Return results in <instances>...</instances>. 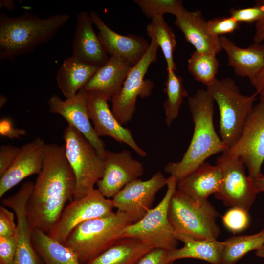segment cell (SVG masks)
Instances as JSON below:
<instances>
[{"mask_svg":"<svg viewBox=\"0 0 264 264\" xmlns=\"http://www.w3.org/2000/svg\"><path fill=\"white\" fill-rule=\"evenodd\" d=\"M222 181L220 167L205 162L191 173L177 181L176 189L193 200L202 203L211 194L217 193Z\"/></svg>","mask_w":264,"mask_h":264,"instance_id":"cell-21","label":"cell"},{"mask_svg":"<svg viewBox=\"0 0 264 264\" xmlns=\"http://www.w3.org/2000/svg\"><path fill=\"white\" fill-rule=\"evenodd\" d=\"M255 255L258 257L264 258V244L256 251Z\"/></svg>","mask_w":264,"mask_h":264,"instance_id":"cell-45","label":"cell"},{"mask_svg":"<svg viewBox=\"0 0 264 264\" xmlns=\"http://www.w3.org/2000/svg\"><path fill=\"white\" fill-rule=\"evenodd\" d=\"M176 236L178 241L183 243V246L168 251V261L193 258L211 264H221L223 242L218 241L217 239H196L180 233H176Z\"/></svg>","mask_w":264,"mask_h":264,"instance_id":"cell-24","label":"cell"},{"mask_svg":"<svg viewBox=\"0 0 264 264\" xmlns=\"http://www.w3.org/2000/svg\"><path fill=\"white\" fill-rule=\"evenodd\" d=\"M76 180L64 145L46 144L42 169L27 204L31 229L48 234L59 220L66 203L73 199Z\"/></svg>","mask_w":264,"mask_h":264,"instance_id":"cell-1","label":"cell"},{"mask_svg":"<svg viewBox=\"0 0 264 264\" xmlns=\"http://www.w3.org/2000/svg\"><path fill=\"white\" fill-rule=\"evenodd\" d=\"M109 100L101 92L87 91L88 112L97 136L110 137L120 143L126 144L140 156H146V152L138 145L131 131L120 123L110 110Z\"/></svg>","mask_w":264,"mask_h":264,"instance_id":"cell-16","label":"cell"},{"mask_svg":"<svg viewBox=\"0 0 264 264\" xmlns=\"http://www.w3.org/2000/svg\"><path fill=\"white\" fill-rule=\"evenodd\" d=\"M147 35L154 39L161 49L167 64V70H176L174 52L176 45V36L172 28L163 16H156L151 19L146 26Z\"/></svg>","mask_w":264,"mask_h":264,"instance_id":"cell-29","label":"cell"},{"mask_svg":"<svg viewBox=\"0 0 264 264\" xmlns=\"http://www.w3.org/2000/svg\"><path fill=\"white\" fill-rule=\"evenodd\" d=\"M250 81L256 89L260 101L264 102V66Z\"/></svg>","mask_w":264,"mask_h":264,"instance_id":"cell-41","label":"cell"},{"mask_svg":"<svg viewBox=\"0 0 264 264\" xmlns=\"http://www.w3.org/2000/svg\"><path fill=\"white\" fill-rule=\"evenodd\" d=\"M168 250L154 248L147 253L136 264H175L167 260Z\"/></svg>","mask_w":264,"mask_h":264,"instance_id":"cell-39","label":"cell"},{"mask_svg":"<svg viewBox=\"0 0 264 264\" xmlns=\"http://www.w3.org/2000/svg\"><path fill=\"white\" fill-rule=\"evenodd\" d=\"M26 131L23 129L17 128L13 126L11 120L7 118L0 120V135L9 139L19 138L26 134Z\"/></svg>","mask_w":264,"mask_h":264,"instance_id":"cell-40","label":"cell"},{"mask_svg":"<svg viewBox=\"0 0 264 264\" xmlns=\"http://www.w3.org/2000/svg\"><path fill=\"white\" fill-rule=\"evenodd\" d=\"M49 111L63 117L89 142L99 156L104 160L107 150L104 142L97 136L92 126L87 109V91L80 89L72 98L62 100L57 95L48 101Z\"/></svg>","mask_w":264,"mask_h":264,"instance_id":"cell-15","label":"cell"},{"mask_svg":"<svg viewBox=\"0 0 264 264\" xmlns=\"http://www.w3.org/2000/svg\"><path fill=\"white\" fill-rule=\"evenodd\" d=\"M7 98L6 96L2 95L0 97V108L1 109L4 105L6 103Z\"/></svg>","mask_w":264,"mask_h":264,"instance_id":"cell-46","label":"cell"},{"mask_svg":"<svg viewBox=\"0 0 264 264\" xmlns=\"http://www.w3.org/2000/svg\"><path fill=\"white\" fill-rule=\"evenodd\" d=\"M264 5V0H260ZM254 44H261L264 41V15L255 22V32L253 38Z\"/></svg>","mask_w":264,"mask_h":264,"instance_id":"cell-42","label":"cell"},{"mask_svg":"<svg viewBox=\"0 0 264 264\" xmlns=\"http://www.w3.org/2000/svg\"><path fill=\"white\" fill-rule=\"evenodd\" d=\"M248 212L240 207H231L222 216L223 225L230 231L239 233L244 230L249 224Z\"/></svg>","mask_w":264,"mask_h":264,"instance_id":"cell-33","label":"cell"},{"mask_svg":"<svg viewBox=\"0 0 264 264\" xmlns=\"http://www.w3.org/2000/svg\"><path fill=\"white\" fill-rule=\"evenodd\" d=\"M206 87L218 106L220 138L228 149L239 139L258 94L256 92L251 95L242 94L235 82L230 78H216Z\"/></svg>","mask_w":264,"mask_h":264,"instance_id":"cell-5","label":"cell"},{"mask_svg":"<svg viewBox=\"0 0 264 264\" xmlns=\"http://www.w3.org/2000/svg\"><path fill=\"white\" fill-rule=\"evenodd\" d=\"M264 244V228L259 232L233 236L223 241L220 264H235L250 251L257 250Z\"/></svg>","mask_w":264,"mask_h":264,"instance_id":"cell-28","label":"cell"},{"mask_svg":"<svg viewBox=\"0 0 264 264\" xmlns=\"http://www.w3.org/2000/svg\"><path fill=\"white\" fill-rule=\"evenodd\" d=\"M206 24L208 32L218 37L231 34L240 28V23L230 16L214 18L207 21Z\"/></svg>","mask_w":264,"mask_h":264,"instance_id":"cell-34","label":"cell"},{"mask_svg":"<svg viewBox=\"0 0 264 264\" xmlns=\"http://www.w3.org/2000/svg\"><path fill=\"white\" fill-rule=\"evenodd\" d=\"M166 183L167 178L160 171L147 180L135 179L112 198L114 208L127 213L133 223L136 222L152 208L156 194Z\"/></svg>","mask_w":264,"mask_h":264,"instance_id":"cell-13","label":"cell"},{"mask_svg":"<svg viewBox=\"0 0 264 264\" xmlns=\"http://www.w3.org/2000/svg\"><path fill=\"white\" fill-rule=\"evenodd\" d=\"M165 85L166 99L163 104L165 110V122L170 126L179 116L181 105L188 93L184 87L183 79L175 71L168 70Z\"/></svg>","mask_w":264,"mask_h":264,"instance_id":"cell-30","label":"cell"},{"mask_svg":"<svg viewBox=\"0 0 264 264\" xmlns=\"http://www.w3.org/2000/svg\"><path fill=\"white\" fill-rule=\"evenodd\" d=\"M114 208L112 199L105 197L97 189H94L79 199H72L48 235L64 244L70 233L79 225L110 215L114 212Z\"/></svg>","mask_w":264,"mask_h":264,"instance_id":"cell-12","label":"cell"},{"mask_svg":"<svg viewBox=\"0 0 264 264\" xmlns=\"http://www.w3.org/2000/svg\"><path fill=\"white\" fill-rule=\"evenodd\" d=\"M222 171V181L214 195L226 206L240 207L249 211L257 195L253 180L245 172V166L238 157L225 153L216 160Z\"/></svg>","mask_w":264,"mask_h":264,"instance_id":"cell-10","label":"cell"},{"mask_svg":"<svg viewBox=\"0 0 264 264\" xmlns=\"http://www.w3.org/2000/svg\"><path fill=\"white\" fill-rule=\"evenodd\" d=\"M16 252L15 236H0V264H14Z\"/></svg>","mask_w":264,"mask_h":264,"instance_id":"cell-36","label":"cell"},{"mask_svg":"<svg viewBox=\"0 0 264 264\" xmlns=\"http://www.w3.org/2000/svg\"><path fill=\"white\" fill-rule=\"evenodd\" d=\"M206 22L200 10L190 11L184 8L176 16L174 24L196 51L217 55L222 50L220 38L208 32Z\"/></svg>","mask_w":264,"mask_h":264,"instance_id":"cell-20","label":"cell"},{"mask_svg":"<svg viewBox=\"0 0 264 264\" xmlns=\"http://www.w3.org/2000/svg\"><path fill=\"white\" fill-rule=\"evenodd\" d=\"M20 147L10 144L0 147V176L12 164L17 156Z\"/></svg>","mask_w":264,"mask_h":264,"instance_id":"cell-38","label":"cell"},{"mask_svg":"<svg viewBox=\"0 0 264 264\" xmlns=\"http://www.w3.org/2000/svg\"><path fill=\"white\" fill-rule=\"evenodd\" d=\"M253 181L257 194L264 192V175L262 174L258 177L253 179Z\"/></svg>","mask_w":264,"mask_h":264,"instance_id":"cell-43","label":"cell"},{"mask_svg":"<svg viewBox=\"0 0 264 264\" xmlns=\"http://www.w3.org/2000/svg\"><path fill=\"white\" fill-rule=\"evenodd\" d=\"M153 249L150 245L139 239L122 238L87 264H136Z\"/></svg>","mask_w":264,"mask_h":264,"instance_id":"cell-26","label":"cell"},{"mask_svg":"<svg viewBox=\"0 0 264 264\" xmlns=\"http://www.w3.org/2000/svg\"><path fill=\"white\" fill-rule=\"evenodd\" d=\"M66 13L42 18L25 12L17 17L0 16V58L13 59L47 42L69 20Z\"/></svg>","mask_w":264,"mask_h":264,"instance_id":"cell-3","label":"cell"},{"mask_svg":"<svg viewBox=\"0 0 264 264\" xmlns=\"http://www.w3.org/2000/svg\"><path fill=\"white\" fill-rule=\"evenodd\" d=\"M63 137L66 156L76 180L73 199H79L94 189L102 178L104 160L87 139L72 126L65 128Z\"/></svg>","mask_w":264,"mask_h":264,"instance_id":"cell-7","label":"cell"},{"mask_svg":"<svg viewBox=\"0 0 264 264\" xmlns=\"http://www.w3.org/2000/svg\"><path fill=\"white\" fill-rule=\"evenodd\" d=\"M262 46L264 50V44H262Z\"/></svg>","mask_w":264,"mask_h":264,"instance_id":"cell-47","label":"cell"},{"mask_svg":"<svg viewBox=\"0 0 264 264\" xmlns=\"http://www.w3.org/2000/svg\"><path fill=\"white\" fill-rule=\"evenodd\" d=\"M219 66L216 54L196 50L191 54L187 65L188 71L195 79L206 86L216 78Z\"/></svg>","mask_w":264,"mask_h":264,"instance_id":"cell-31","label":"cell"},{"mask_svg":"<svg viewBox=\"0 0 264 264\" xmlns=\"http://www.w3.org/2000/svg\"><path fill=\"white\" fill-rule=\"evenodd\" d=\"M104 170L97 183V189L106 198H113L131 182L143 174V163L134 158L128 150L119 152L107 150Z\"/></svg>","mask_w":264,"mask_h":264,"instance_id":"cell-14","label":"cell"},{"mask_svg":"<svg viewBox=\"0 0 264 264\" xmlns=\"http://www.w3.org/2000/svg\"><path fill=\"white\" fill-rule=\"evenodd\" d=\"M34 247L44 264H81L75 253L38 229L32 231Z\"/></svg>","mask_w":264,"mask_h":264,"instance_id":"cell-27","label":"cell"},{"mask_svg":"<svg viewBox=\"0 0 264 264\" xmlns=\"http://www.w3.org/2000/svg\"><path fill=\"white\" fill-rule=\"evenodd\" d=\"M239 158L254 179L263 174L264 163V102L255 105L236 142L224 152Z\"/></svg>","mask_w":264,"mask_h":264,"instance_id":"cell-11","label":"cell"},{"mask_svg":"<svg viewBox=\"0 0 264 264\" xmlns=\"http://www.w3.org/2000/svg\"><path fill=\"white\" fill-rule=\"evenodd\" d=\"M230 16L239 23H252L259 21L264 15V5L260 0L256 2V5L244 8H231L229 9Z\"/></svg>","mask_w":264,"mask_h":264,"instance_id":"cell-35","label":"cell"},{"mask_svg":"<svg viewBox=\"0 0 264 264\" xmlns=\"http://www.w3.org/2000/svg\"><path fill=\"white\" fill-rule=\"evenodd\" d=\"M14 3L11 0H2L0 1V7H5L8 8H13L14 7Z\"/></svg>","mask_w":264,"mask_h":264,"instance_id":"cell-44","label":"cell"},{"mask_svg":"<svg viewBox=\"0 0 264 264\" xmlns=\"http://www.w3.org/2000/svg\"><path fill=\"white\" fill-rule=\"evenodd\" d=\"M15 214L4 207L0 206V236H15L17 223L15 222Z\"/></svg>","mask_w":264,"mask_h":264,"instance_id":"cell-37","label":"cell"},{"mask_svg":"<svg viewBox=\"0 0 264 264\" xmlns=\"http://www.w3.org/2000/svg\"><path fill=\"white\" fill-rule=\"evenodd\" d=\"M168 214L176 233L196 239H217L220 234L216 221L219 213L208 200L197 203L176 189L170 199Z\"/></svg>","mask_w":264,"mask_h":264,"instance_id":"cell-6","label":"cell"},{"mask_svg":"<svg viewBox=\"0 0 264 264\" xmlns=\"http://www.w3.org/2000/svg\"><path fill=\"white\" fill-rule=\"evenodd\" d=\"M89 15L92 23L98 29V37L107 54L118 56L136 64L148 50L150 44L142 36L123 35L110 29L94 11Z\"/></svg>","mask_w":264,"mask_h":264,"instance_id":"cell-17","label":"cell"},{"mask_svg":"<svg viewBox=\"0 0 264 264\" xmlns=\"http://www.w3.org/2000/svg\"><path fill=\"white\" fill-rule=\"evenodd\" d=\"M132 223L128 214L116 211L80 224L64 244L75 253L81 264H87L115 244L122 231Z\"/></svg>","mask_w":264,"mask_h":264,"instance_id":"cell-4","label":"cell"},{"mask_svg":"<svg viewBox=\"0 0 264 264\" xmlns=\"http://www.w3.org/2000/svg\"><path fill=\"white\" fill-rule=\"evenodd\" d=\"M214 100L206 89H199L188 97V103L194 123L190 144L182 158L170 162L165 172L178 181L197 169L211 156L227 150L217 133L213 123Z\"/></svg>","mask_w":264,"mask_h":264,"instance_id":"cell-2","label":"cell"},{"mask_svg":"<svg viewBox=\"0 0 264 264\" xmlns=\"http://www.w3.org/2000/svg\"><path fill=\"white\" fill-rule=\"evenodd\" d=\"M177 181L172 176L167 178V190L160 202L142 219L125 228L120 238L139 239L153 248L168 251L176 248L178 241L168 218V207L171 197L176 189Z\"/></svg>","mask_w":264,"mask_h":264,"instance_id":"cell-8","label":"cell"},{"mask_svg":"<svg viewBox=\"0 0 264 264\" xmlns=\"http://www.w3.org/2000/svg\"><path fill=\"white\" fill-rule=\"evenodd\" d=\"M132 66L125 59L110 56L104 65L98 68L83 89L101 92L111 100L119 94Z\"/></svg>","mask_w":264,"mask_h":264,"instance_id":"cell-22","label":"cell"},{"mask_svg":"<svg viewBox=\"0 0 264 264\" xmlns=\"http://www.w3.org/2000/svg\"><path fill=\"white\" fill-rule=\"evenodd\" d=\"M46 144L40 137L20 147L10 166L0 176V198L27 177L38 175L44 161Z\"/></svg>","mask_w":264,"mask_h":264,"instance_id":"cell-18","label":"cell"},{"mask_svg":"<svg viewBox=\"0 0 264 264\" xmlns=\"http://www.w3.org/2000/svg\"><path fill=\"white\" fill-rule=\"evenodd\" d=\"M89 14L82 11L77 16L75 31L72 42V55L81 61L99 67L109 57L95 33Z\"/></svg>","mask_w":264,"mask_h":264,"instance_id":"cell-19","label":"cell"},{"mask_svg":"<svg viewBox=\"0 0 264 264\" xmlns=\"http://www.w3.org/2000/svg\"><path fill=\"white\" fill-rule=\"evenodd\" d=\"M222 49L228 57V65L235 74L251 81L264 66V50L261 44H254L247 48L237 46L225 36L220 37Z\"/></svg>","mask_w":264,"mask_h":264,"instance_id":"cell-23","label":"cell"},{"mask_svg":"<svg viewBox=\"0 0 264 264\" xmlns=\"http://www.w3.org/2000/svg\"><path fill=\"white\" fill-rule=\"evenodd\" d=\"M143 13L151 19L156 16L171 14L175 16L185 8L183 2L178 0H133Z\"/></svg>","mask_w":264,"mask_h":264,"instance_id":"cell-32","label":"cell"},{"mask_svg":"<svg viewBox=\"0 0 264 264\" xmlns=\"http://www.w3.org/2000/svg\"><path fill=\"white\" fill-rule=\"evenodd\" d=\"M149 48L142 58L131 68L119 94L113 98L111 110L120 123L124 125L132 119L138 96L147 97L151 92L153 84L144 80L150 65L157 61L158 45L151 39Z\"/></svg>","mask_w":264,"mask_h":264,"instance_id":"cell-9","label":"cell"},{"mask_svg":"<svg viewBox=\"0 0 264 264\" xmlns=\"http://www.w3.org/2000/svg\"><path fill=\"white\" fill-rule=\"evenodd\" d=\"M98 68L81 61L73 55L66 59L56 75L57 85L66 98H72L83 88Z\"/></svg>","mask_w":264,"mask_h":264,"instance_id":"cell-25","label":"cell"}]
</instances>
